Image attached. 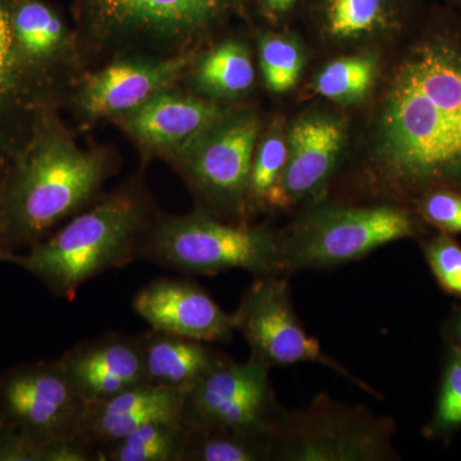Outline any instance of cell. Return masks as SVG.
<instances>
[{
  "label": "cell",
  "instance_id": "6da1fadb",
  "mask_svg": "<svg viewBox=\"0 0 461 461\" xmlns=\"http://www.w3.org/2000/svg\"><path fill=\"white\" fill-rule=\"evenodd\" d=\"M436 189L461 193V14L446 5L388 51L327 196L412 206Z\"/></svg>",
  "mask_w": 461,
  "mask_h": 461
},
{
  "label": "cell",
  "instance_id": "7a4b0ae2",
  "mask_svg": "<svg viewBox=\"0 0 461 461\" xmlns=\"http://www.w3.org/2000/svg\"><path fill=\"white\" fill-rule=\"evenodd\" d=\"M112 169L108 153L74 140L57 109L42 115L5 168L0 193L2 262L93 204Z\"/></svg>",
  "mask_w": 461,
  "mask_h": 461
},
{
  "label": "cell",
  "instance_id": "3957f363",
  "mask_svg": "<svg viewBox=\"0 0 461 461\" xmlns=\"http://www.w3.org/2000/svg\"><path fill=\"white\" fill-rule=\"evenodd\" d=\"M141 185L102 194L38 244L8 258L51 294L74 300L87 281L140 258L142 242L156 220Z\"/></svg>",
  "mask_w": 461,
  "mask_h": 461
},
{
  "label": "cell",
  "instance_id": "277c9868",
  "mask_svg": "<svg viewBox=\"0 0 461 461\" xmlns=\"http://www.w3.org/2000/svg\"><path fill=\"white\" fill-rule=\"evenodd\" d=\"M280 232L286 276L357 262L377 249L423 239L429 226L411 206L393 202L326 198L293 212Z\"/></svg>",
  "mask_w": 461,
  "mask_h": 461
},
{
  "label": "cell",
  "instance_id": "5b68a950",
  "mask_svg": "<svg viewBox=\"0 0 461 461\" xmlns=\"http://www.w3.org/2000/svg\"><path fill=\"white\" fill-rule=\"evenodd\" d=\"M245 0H71L85 38L144 56L196 53Z\"/></svg>",
  "mask_w": 461,
  "mask_h": 461
},
{
  "label": "cell",
  "instance_id": "8992f818",
  "mask_svg": "<svg viewBox=\"0 0 461 461\" xmlns=\"http://www.w3.org/2000/svg\"><path fill=\"white\" fill-rule=\"evenodd\" d=\"M140 259L186 275L244 271L284 275L280 232L267 224L232 222L196 208L157 215L142 242Z\"/></svg>",
  "mask_w": 461,
  "mask_h": 461
},
{
  "label": "cell",
  "instance_id": "52a82bcc",
  "mask_svg": "<svg viewBox=\"0 0 461 461\" xmlns=\"http://www.w3.org/2000/svg\"><path fill=\"white\" fill-rule=\"evenodd\" d=\"M395 433L393 418L321 393L305 408L282 409L271 461H399Z\"/></svg>",
  "mask_w": 461,
  "mask_h": 461
},
{
  "label": "cell",
  "instance_id": "ba28073f",
  "mask_svg": "<svg viewBox=\"0 0 461 461\" xmlns=\"http://www.w3.org/2000/svg\"><path fill=\"white\" fill-rule=\"evenodd\" d=\"M263 124V115L254 105H232L169 160L193 193L196 208L232 222H250L249 177Z\"/></svg>",
  "mask_w": 461,
  "mask_h": 461
},
{
  "label": "cell",
  "instance_id": "9c48e42d",
  "mask_svg": "<svg viewBox=\"0 0 461 461\" xmlns=\"http://www.w3.org/2000/svg\"><path fill=\"white\" fill-rule=\"evenodd\" d=\"M232 314L236 332L241 333L250 348V359L269 369L321 364L379 397L377 391L324 353L320 341L308 335L294 309L287 276L256 277Z\"/></svg>",
  "mask_w": 461,
  "mask_h": 461
},
{
  "label": "cell",
  "instance_id": "30bf717a",
  "mask_svg": "<svg viewBox=\"0 0 461 461\" xmlns=\"http://www.w3.org/2000/svg\"><path fill=\"white\" fill-rule=\"evenodd\" d=\"M421 0H303L306 44L315 60L359 50L388 53L412 32Z\"/></svg>",
  "mask_w": 461,
  "mask_h": 461
},
{
  "label": "cell",
  "instance_id": "8fae6325",
  "mask_svg": "<svg viewBox=\"0 0 461 461\" xmlns=\"http://www.w3.org/2000/svg\"><path fill=\"white\" fill-rule=\"evenodd\" d=\"M287 117V165L278 212L326 198L350 148L353 115L321 100Z\"/></svg>",
  "mask_w": 461,
  "mask_h": 461
},
{
  "label": "cell",
  "instance_id": "7c38bea8",
  "mask_svg": "<svg viewBox=\"0 0 461 461\" xmlns=\"http://www.w3.org/2000/svg\"><path fill=\"white\" fill-rule=\"evenodd\" d=\"M85 408L59 359L18 364L0 375V424L38 444L80 435Z\"/></svg>",
  "mask_w": 461,
  "mask_h": 461
},
{
  "label": "cell",
  "instance_id": "4fadbf2b",
  "mask_svg": "<svg viewBox=\"0 0 461 461\" xmlns=\"http://www.w3.org/2000/svg\"><path fill=\"white\" fill-rule=\"evenodd\" d=\"M282 406L269 368L227 360L185 391L181 423L195 430H273Z\"/></svg>",
  "mask_w": 461,
  "mask_h": 461
},
{
  "label": "cell",
  "instance_id": "5bb4252c",
  "mask_svg": "<svg viewBox=\"0 0 461 461\" xmlns=\"http://www.w3.org/2000/svg\"><path fill=\"white\" fill-rule=\"evenodd\" d=\"M196 53L120 58L81 78L72 96L75 109L89 122L129 113L180 83Z\"/></svg>",
  "mask_w": 461,
  "mask_h": 461
},
{
  "label": "cell",
  "instance_id": "9a60e30c",
  "mask_svg": "<svg viewBox=\"0 0 461 461\" xmlns=\"http://www.w3.org/2000/svg\"><path fill=\"white\" fill-rule=\"evenodd\" d=\"M230 107L194 91L184 93L173 87L113 121L144 153L171 160L213 126Z\"/></svg>",
  "mask_w": 461,
  "mask_h": 461
},
{
  "label": "cell",
  "instance_id": "2e32d148",
  "mask_svg": "<svg viewBox=\"0 0 461 461\" xmlns=\"http://www.w3.org/2000/svg\"><path fill=\"white\" fill-rule=\"evenodd\" d=\"M132 309L151 330L208 342H230L233 314L224 312L204 288L186 280L160 277L136 293Z\"/></svg>",
  "mask_w": 461,
  "mask_h": 461
},
{
  "label": "cell",
  "instance_id": "e0dca14e",
  "mask_svg": "<svg viewBox=\"0 0 461 461\" xmlns=\"http://www.w3.org/2000/svg\"><path fill=\"white\" fill-rule=\"evenodd\" d=\"M11 21L27 71L60 102L80 59L76 33L45 0H12Z\"/></svg>",
  "mask_w": 461,
  "mask_h": 461
},
{
  "label": "cell",
  "instance_id": "ac0fdd59",
  "mask_svg": "<svg viewBox=\"0 0 461 461\" xmlns=\"http://www.w3.org/2000/svg\"><path fill=\"white\" fill-rule=\"evenodd\" d=\"M12 0H0V162H9L36 122L59 100L29 71L14 42Z\"/></svg>",
  "mask_w": 461,
  "mask_h": 461
},
{
  "label": "cell",
  "instance_id": "d6986e66",
  "mask_svg": "<svg viewBox=\"0 0 461 461\" xmlns=\"http://www.w3.org/2000/svg\"><path fill=\"white\" fill-rule=\"evenodd\" d=\"M59 360L86 402H104L147 384L136 336L108 333L76 345Z\"/></svg>",
  "mask_w": 461,
  "mask_h": 461
},
{
  "label": "cell",
  "instance_id": "ffe728a7",
  "mask_svg": "<svg viewBox=\"0 0 461 461\" xmlns=\"http://www.w3.org/2000/svg\"><path fill=\"white\" fill-rule=\"evenodd\" d=\"M184 395L147 382L104 402H86L80 435L99 453L151 421L181 420Z\"/></svg>",
  "mask_w": 461,
  "mask_h": 461
},
{
  "label": "cell",
  "instance_id": "44dd1931",
  "mask_svg": "<svg viewBox=\"0 0 461 461\" xmlns=\"http://www.w3.org/2000/svg\"><path fill=\"white\" fill-rule=\"evenodd\" d=\"M386 56L384 51L359 50L318 59L299 87L300 102L321 100L357 113L377 89Z\"/></svg>",
  "mask_w": 461,
  "mask_h": 461
},
{
  "label": "cell",
  "instance_id": "7402d4cb",
  "mask_svg": "<svg viewBox=\"0 0 461 461\" xmlns=\"http://www.w3.org/2000/svg\"><path fill=\"white\" fill-rule=\"evenodd\" d=\"M148 384L187 391L230 357L208 342L149 330L136 336Z\"/></svg>",
  "mask_w": 461,
  "mask_h": 461
},
{
  "label": "cell",
  "instance_id": "603a6c76",
  "mask_svg": "<svg viewBox=\"0 0 461 461\" xmlns=\"http://www.w3.org/2000/svg\"><path fill=\"white\" fill-rule=\"evenodd\" d=\"M194 93L221 104H241L256 89L258 71L248 42L221 39L194 57L189 69Z\"/></svg>",
  "mask_w": 461,
  "mask_h": 461
},
{
  "label": "cell",
  "instance_id": "cb8c5ba5",
  "mask_svg": "<svg viewBox=\"0 0 461 461\" xmlns=\"http://www.w3.org/2000/svg\"><path fill=\"white\" fill-rule=\"evenodd\" d=\"M256 42L258 66L266 90L275 96L295 93L313 57L303 35L291 27H264L256 32Z\"/></svg>",
  "mask_w": 461,
  "mask_h": 461
},
{
  "label": "cell",
  "instance_id": "d4e9b609",
  "mask_svg": "<svg viewBox=\"0 0 461 461\" xmlns=\"http://www.w3.org/2000/svg\"><path fill=\"white\" fill-rule=\"evenodd\" d=\"M287 117L275 113L264 121L258 139L248 187L249 221L264 212H278L287 165Z\"/></svg>",
  "mask_w": 461,
  "mask_h": 461
},
{
  "label": "cell",
  "instance_id": "484cf974",
  "mask_svg": "<svg viewBox=\"0 0 461 461\" xmlns=\"http://www.w3.org/2000/svg\"><path fill=\"white\" fill-rule=\"evenodd\" d=\"M190 430L181 420H158L103 448L98 461H184Z\"/></svg>",
  "mask_w": 461,
  "mask_h": 461
},
{
  "label": "cell",
  "instance_id": "4316f807",
  "mask_svg": "<svg viewBox=\"0 0 461 461\" xmlns=\"http://www.w3.org/2000/svg\"><path fill=\"white\" fill-rule=\"evenodd\" d=\"M272 430L190 432L184 461H271Z\"/></svg>",
  "mask_w": 461,
  "mask_h": 461
},
{
  "label": "cell",
  "instance_id": "83f0119b",
  "mask_svg": "<svg viewBox=\"0 0 461 461\" xmlns=\"http://www.w3.org/2000/svg\"><path fill=\"white\" fill-rule=\"evenodd\" d=\"M461 429V351L451 348L429 435H448Z\"/></svg>",
  "mask_w": 461,
  "mask_h": 461
},
{
  "label": "cell",
  "instance_id": "f1b7e54d",
  "mask_svg": "<svg viewBox=\"0 0 461 461\" xmlns=\"http://www.w3.org/2000/svg\"><path fill=\"white\" fill-rule=\"evenodd\" d=\"M424 257L439 287L450 295L461 297V245L453 236L437 232L421 240Z\"/></svg>",
  "mask_w": 461,
  "mask_h": 461
},
{
  "label": "cell",
  "instance_id": "f546056e",
  "mask_svg": "<svg viewBox=\"0 0 461 461\" xmlns=\"http://www.w3.org/2000/svg\"><path fill=\"white\" fill-rule=\"evenodd\" d=\"M424 223L447 235L461 233V193L453 189H436L421 195L412 204Z\"/></svg>",
  "mask_w": 461,
  "mask_h": 461
},
{
  "label": "cell",
  "instance_id": "4dcf8cb0",
  "mask_svg": "<svg viewBox=\"0 0 461 461\" xmlns=\"http://www.w3.org/2000/svg\"><path fill=\"white\" fill-rule=\"evenodd\" d=\"M45 445L0 424V461H45Z\"/></svg>",
  "mask_w": 461,
  "mask_h": 461
},
{
  "label": "cell",
  "instance_id": "1f68e13d",
  "mask_svg": "<svg viewBox=\"0 0 461 461\" xmlns=\"http://www.w3.org/2000/svg\"><path fill=\"white\" fill-rule=\"evenodd\" d=\"M257 14L266 27L282 29L290 27L291 21L295 18L302 7L303 0H251Z\"/></svg>",
  "mask_w": 461,
  "mask_h": 461
},
{
  "label": "cell",
  "instance_id": "d6a6232c",
  "mask_svg": "<svg viewBox=\"0 0 461 461\" xmlns=\"http://www.w3.org/2000/svg\"><path fill=\"white\" fill-rule=\"evenodd\" d=\"M448 336L451 339V348L461 351V311L451 321Z\"/></svg>",
  "mask_w": 461,
  "mask_h": 461
},
{
  "label": "cell",
  "instance_id": "836d02e7",
  "mask_svg": "<svg viewBox=\"0 0 461 461\" xmlns=\"http://www.w3.org/2000/svg\"><path fill=\"white\" fill-rule=\"evenodd\" d=\"M8 162H0V193H2L3 178H5V168ZM0 262H2V253H0Z\"/></svg>",
  "mask_w": 461,
  "mask_h": 461
},
{
  "label": "cell",
  "instance_id": "e575fe53",
  "mask_svg": "<svg viewBox=\"0 0 461 461\" xmlns=\"http://www.w3.org/2000/svg\"><path fill=\"white\" fill-rule=\"evenodd\" d=\"M445 5L461 14V0H445Z\"/></svg>",
  "mask_w": 461,
  "mask_h": 461
}]
</instances>
